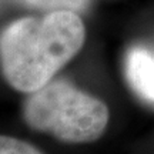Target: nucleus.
Returning a JSON list of instances; mask_svg holds the SVG:
<instances>
[{"mask_svg": "<svg viewBox=\"0 0 154 154\" xmlns=\"http://www.w3.org/2000/svg\"><path fill=\"white\" fill-rule=\"evenodd\" d=\"M84 40V23L72 10L10 23L0 34V67L6 82L17 91L33 93L53 80Z\"/></svg>", "mask_w": 154, "mask_h": 154, "instance_id": "obj_1", "label": "nucleus"}, {"mask_svg": "<svg viewBox=\"0 0 154 154\" xmlns=\"http://www.w3.org/2000/svg\"><path fill=\"white\" fill-rule=\"evenodd\" d=\"M23 117L36 131L79 144L99 140L107 128L110 113L101 100L67 80L57 79L30 93Z\"/></svg>", "mask_w": 154, "mask_h": 154, "instance_id": "obj_2", "label": "nucleus"}, {"mask_svg": "<svg viewBox=\"0 0 154 154\" xmlns=\"http://www.w3.org/2000/svg\"><path fill=\"white\" fill-rule=\"evenodd\" d=\"M126 76L131 88L143 100L154 104V53L133 47L126 59Z\"/></svg>", "mask_w": 154, "mask_h": 154, "instance_id": "obj_3", "label": "nucleus"}, {"mask_svg": "<svg viewBox=\"0 0 154 154\" xmlns=\"http://www.w3.org/2000/svg\"><path fill=\"white\" fill-rule=\"evenodd\" d=\"M0 154H43L34 146L19 138L0 136Z\"/></svg>", "mask_w": 154, "mask_h": 154, "instance_id": "obj_4", "label": "nucleus"}, {"mask_svg": "<svg viewBox=\"0 0 154 154\" xmlns=\"http://www.w3.org/2000/svg\"><path fill=\"white\" fill-rule=\"evenodd\" d=\"M88 0H51V7L54 10L80 11L87 6Z\"/></svg>", "mask_w": 154, "mask_h": 154, "instance_id": "obj_5", "label": "nucleus"}, {"mask_svg": "<svg viewBox=\"0 0 154 154\" xmlns=\"http://www.w3.org/2000/svg\"><path fill=\"white\" fill-rule=\"evenodd\" d=\"M26 5L34 6V7H43V9H53L51 7V0H22Z\"/></svg>", "mask_w": 154, "mask_h": 154, "instance_id": "obj_6", "label": "nucleus"}]
</instances>
